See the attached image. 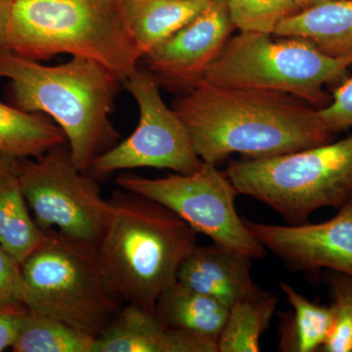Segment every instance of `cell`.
<instances>
[{
  "label": "cell",
  "mask_w": 352,
  "mask_h": 352,
  "mask_svg": "<svg viewBox=\"0 0 352 352\" xmlns=\"http://www.w3.org/2000/svg\"><path fill=\"white\" fill-rule=\"evenodd\" d=\"M120 189L161 204L184 220L196 233L252 259L263 258L266 250L254 239L238 214L239 195L226 171L204 163L195 173H175L163 178L122 175L116 179Z\"/></svg>",
  "instance_id": "9"
},
{
  "label": "cell",
  "mask_w": 352,
  "mask_h": 352,
  "mask_svg": "<svg viewBox=\"0 0 352 352\" xmlns=\"http://www.w3.org/2000/svg\"><path fill=\"white\" fill-rule=\"evenodd\" d=\"M328 283L333 296V320L320 351L352 352V278L332 272Z\"/></svg>",
  "instance_id": "24"
},
{
  "label": "cell",
  "mask_w": 352,
  "mask_h": 352,
  "mask_svg": "<svg viewBox=\"0 0 352 352\" xmlns=\"http://www.w3.org/2000/svg\"><path fill=\"white\" fill-rule=\"evenodd\" d=\"M63 131L43 113L24 112L0 102V153L25 159L38 157L67 144Z\"/></svg>",
  "instance_id": "19"
},
{
  "label": "cell",
  "mask_w": 352,
  "mask_h": 352,
  "mask_svg": "<svg viewBox=\"0 0 352 352\" xmlns=\"http://www.w3.org/2000/svg\"><path fill=\"white\" fill-rule=\"evenodd\" d=\"M277 298L259 289L229 309L220 333L219 352L261 351V338L270 327Z\"/></svg>",
  "instance_id": "21"
},
{
  "label": "cell",
  "mask_w": 352,
  "mask_h": 352,
  "mask_svg": "<svg viewBox=\"0 0 352 352\" xmlns=\"http://www.w3.org/2000/svg\"><path fill=\"white\" fill-rule=\"evenodd\" d=\"M239 195L252 197L291 226L352 197V135L289 154L232 161L226 171Z\"/></svg>",
  "instance_id": "6"
},
{
  "label": "cell",
  "mask_w": 352,
  "mask_h": 352,
  "mask_svg": "<svg viewBox=\"0 0 352 352\" xmlns=\"http://www.w3.org/2000/svg\"><path fill=\"white\" fill-rule=\"evenodd\" d=\"M322 119L333 132L352 127V78H346L333 91L332 100L319 109Z\"/></svg>",
  "instance_id": "26"
},
{
  "label": "cell",
  "mask_w": 352,
  "mask_h": 352,
  "mask_svg": "<svg viewBox=\"0 0 352 352\" xmlns=\"http://www.w3.org/2000/svg\"><path fill=\"white\" fill-rule=\"evenodd\" d=\"M0 78L10 82L15 107L47 116L63 131L80 170L88 173L97 157L117 144L110 113L122 82L100 64L72 57L45 66L0 48Z\"/></svg>",
  "instance_id": "2"
},
{
  "label": "cell",
  "mask_w": 352,
  "mask_h": 352,
  "mask_svg": "<svg viewBox=\"0 0 352 352\" xmlns=\"http://www.w3.org/2000/svg\"><path fill=\"white\" fill-rule=\"evenodd\" d=\"M14 0H0V48H6Z\"/></svg>",
  "instance_id": "28"
},
{
  "label": "cell",
  "mask_w": 352,
  "mask_h": 352,
  "mask_svg": "<svg viewBox=\"0 0 352 352\" xmlns=\"http://www.w3.org/2000/svg\"><path fill=\"white\" fill-rule=\"evenodd\" d=\"M23 193L18 159L0 153V245L22 264L43 242Z\"/></svg>",
  "instance_id": "17"
},
{
  "label": "cell",
  "mask_w": 352,
  "mask_h": 352,
  "mask_svg": "<svg viewBox=\"0 0 352 352\" xmlns=\"http://www.w3.org/2000/svg\"><path fill=\"white\" fill-rule=\"evenodd\" d=\"M44 232L43 242L21 264L29 289L27 309L97 339L124 305L104 272L97 245L56 229Z\"/></svg>",
  "instance_id": "5"
},
{
  "label": "cell",
  "mask_w": 352,
  "mask_h": 352,
  "mask_svg": "<svg viewBox=\"0 0 352 352\" xmlns=\"http://www.w3.org/2000/svg\"><path fill=\"white\" fill-rule=\"evenodd\" d=\"M231 22L240 32L272 34L300 10L294 0H226Z\"/></svg>",
  "instance_id": "23"
},
{
  "label": "cell",
  "mask_w": 352,
  "mask_h": 352,
  "mask_svg": "<svg viewBox=\"0 0 352 352\" xmlns=\"http://www.w3.org/2000/svg\"><path fill=\"white\" fill-rule=\"evenodd\" d=\"M22 314H14V312L0 314V351H6L8 347L12 349Z\"/></svg>",
  "instance_id": "27"
},
{
  "label": "cell",
  "mask_w": 352,
  "mask_h": 352,
  "mask_svg": "<svg viewBox=\"0 0 352 352\" xmlns=\"http://www.w3.org/2000/svg\"><path fill=\"white\" fill-rule=\"evenodd\" d=\"M252 258L217 243L198 245L185 259L177 280L217 298L230 309L261 289L252 279Z\"/></svg>",
  "instance_id": "14"
},
{
  "label": "cell",
  "mask_w": 352,
  "mask_h": 352,
  "mask_svg": "<svg viewBox=\"0 0 352 352\" xmlns=\"http://www.w3.org/2000/svg\"><path fill=\"white\" fill-rule=\"evenodd\" d=\"M282 291L293 308V314L284 319L280 333V351L315 352L320 351L332 328L333 311L310 302L291 285L281 282Z\"/></svg>",
  "instance_id": "20"
},
{
  "label": "cell",
  "mask_w": 352,
  "mask_h": 352,
  "mask_svg": "<svg viewBox=\"0 0 352 352\" xmlns=\"http://www.w3.org/2000/svg\"><path fill=\"white\" fill-rule=\"evenodd\" d=\"M296 6L300 8V10H305V9L310 8L318 4L324 3V2L330 1V0H294Z\"/></svg>",
  "instance_id": "29"
},
{
  "label": "cell",
  "mask_w": 352,
  "mask_h": 352,
  "mask_svg": "<svg viewBox=\"0 0 352 352\" xmlns=\"http://www.w3.org/2000/svg\"><path fill=\"white\" fill-rule=\"evenodd\" d=\"M352 58H333L298 38L275 41L271 34L240 32L228 41L203 80L240 89L279 92L310 105L326 106L324 87L344 80Z\"/></svg>",
  "instance_id": "7"
},
{
  "label": "cell",
  "mask_w": 352,
  "mask_h": 352,
  "mask_svg": "<svg viewBox=\"0 0 352 352\" xmlns=\"http://www.w3.org/2000/svg\"><path fill=\"white\" fill-rule=\"evenodd\" d=\"M94 352H219V346L214 340L164 325L152 312L124 305L95 340Z\"/></svg>",
  "instance_id": "13"
},
{
  "label": "cell",
  "mask_w": 352,
  "mask_h": 352,
  "mask_svg": "<svg viewBox=\"0 0 352 352\" xmlns=\"http://www.w3.org/2000/svg\"><path fill=\"white\" fill-rule=\"evenodd\" d=\"M98 245L104 272L124 305L154 314L164 289L177 280L197 245L196 232L175 212L120 189Z\"/></svg>",
  "instance_id": "3"
},
{
  "label": "cell",
  "mask_w": 352,
  "mask_h": 352,
  "mask_svg": "<svg viewBox=\"0 0 352 352\" xmlns=\"http://www.w3.org/2000/svg\"><path fill=\"white\" fill-rule=\"evenodd\" d=\"M139 110L135 131L96 157L88 173L103 176L118 170L152 168L175 173H195L204 162L197 155L186 126L164 103L149 69L139 67L124 82Z\"/></svg>",
  "instance_id": "10"
},
{
  "label": "cell",
  "mask_w": 352,
  "mask_h": 352,
  "mask_svg": "<svg viewBox=\"0 0 352 352\" xmlns=\"http://www.w3.org/2000/svg\"><path fill=\"white\" fill-rule=\"evenodd\" d=\"M6 50L38 62L85 58L122 82L142 59L118 0H14Z\"/></svg>",
  "instance_id": "4"
},
{
  "label": "cell",
  "mask_w": 352,
  "mask_h": 352,
  "mask_svg": "<svg viewBox=\"0 0 352 352\" xmlns=\"http://www.w3.org/2000/svg\"><path fill=\"white\" fill-rule=\"evenodd\" d=\"M92 336L46 315L21 314L12 349L16 352H94Z\"/></svg>",
  "instance_id": "22"
},
{
  "label": "cell",
  "mask_w": 352,
  "mask_h": 352,
  "mask_svg": "<svg viewBox=\"0 0 352 352\" xmlns=\"http://www.w3.org/2000/svg\"><path fill=\"white\" fill-rule=\"evenodd\" d=\"M204 163L232 154L268 157L331 142L333 132L319 110L292 95L217 87L201 80L175 101Z\"/></svg>",
  "instance_id": "1"
},
{
  "label": "cell",
  "mask_w": 352,
  "mask_h": 352,
  "mask_svg": "<svg viewBox=\"0 0 352 352\" xmlns=\"http://www.w3.org/2000/svg\"><path fill=\"white\" fill-rule=\"evenodd\" d=\"M229 307L214 296L200 293L176 280L157 300L154 314L168 327L219 342Z\"/></svg>",
  "instance_id": "18"
},
{
  "label": "cell",
  "mask_w": 352,
  "mask_h": 352,
  "mask_svg": "<svg viewBox=\"0 0 352 352\" xmlns=\"http://www.w3.org/2000/svg\"><path fill=\"white\" fill-rule=\"evenodd\" d=\"M23 193L43 231L98 245L112 214L94 175L74 164L67 144L38 157L18 159Z\"/></svg>",
  "instance_id": "8"
},
{
  "label": "cell",
  "mask_w": 352,
  "mask_h": 352,
  "mask_svg": "<svg viewBox=\"0 0 352 352\" xmlns=\"http://www.w3.org/2000/svg\"><path fill=\"white\" fill-rule=\"evenodd\" d=\"M235 29L226 0H212L188 24L142 58L160 85L188 91L219 57Z\"/></svg>",
  "instance_id": "12"
},
{
  "label": "cell",
  "mask_w": 352,
  "mask_h": 352,
  "mask_svg": "<svg viewBox=\"0 0 352 352\" xmlns=\"http://www.w3.org/2000/svg\"><path fill=\"white\" fill-rule=\"evenodd\" d=\"M332 219L320 223L274 226L247 221L264 249L291 271L328 270L352 278V197Z\"/></svg>",
  "instance_id": "11"
},
{
  "label": "cell",
  "mask_w": 352,
  "mask_h": 352,
  "mask_svg": "<svg viewBox=\"0 0 352 352\" xmlns=\"http://www.w3.org/2000/svg\"><path fill=\"white\" fill-rule=\"evenodd\" d=\"M29 289L21 264L0 245V314H22L27 310Z\"/></svg>",
  "instance_id": "25"
},
{
  "label": "cell",
  "mask_w": 352,
  "mask_h": 352,
  "mask_svg": "<svg viewBox=\"0 0 352 352\" xmlns=\"http://www.w3.org/2000/svg\"><path fill=\"white\" fill-rule=\"evenodd\" d=\"M142 58L179 31L212 0H118Z\"/></svg>",
  "instance_id": "16"
},
{
  "label": "cell",
  "mask_w": 352,
  "mask_h": 352,
  "mask_svg": "<svg viewBox=\"0 0 352 352\" xmlns=\"http://www.w3.org/2000/svg\"><path fill=\"white\" fill-rule=\"evenodd\" d=\"M274 36L298 38L333 58H352V0H330L298 11L278 25Z\"/></svg>",
  "instance_id": "15"
}]
</instances>
